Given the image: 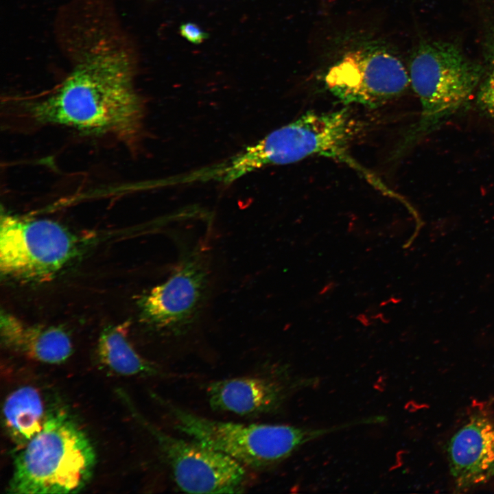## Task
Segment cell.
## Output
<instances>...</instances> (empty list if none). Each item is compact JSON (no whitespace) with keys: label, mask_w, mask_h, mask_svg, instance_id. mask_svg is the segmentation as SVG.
<instances>
[{"label":"cell","mask_w":494,"mask_h":494,"mask_svg":"<svg viewBox=\"0 0 494 494\" xmlns=\"http://www.w3.org/2000/svg\"><path fill=\"white\" fill-rule=\"evenodd\" d=\"M47 414L39 392L32 386L19 388L7 397L3 407V423L18 449L42 430Z\"/></svg>","instance_id":"13"},{"label":"cell","mask_w":494,"mask_h":494,"mask_svg":"<svg viewBox=\"0 0 494 494\" xmlns=\"http://www.w3.org/2000/svg\"><path fill=\"white\" fill-rule=\"evenodd\" d=\"M0 334L7 348L43 363L60 364L73 352L71 338L64 329L29 324L5 311L1 313Z\"/></svg>","instance_id":"12"},{"label":"cell","mask_w":494,"mask_h":494,"mask_svg":"<svg viewBox=\"0 0 494 494\" xmlns=\"http://www.w3.org/2000/svg\"><path fill=\"white\" fill-rule=\"evenodd\" d=\"M93 447L66 411L48 412L42 430L18 449L8 491L17 494L71 493L90 480Z\"/></svg>","instance_id":"4"},{"label":"cell","mask_w":494,"mask_h":494,"mask_svg":"<svg viewBox=\"0 0 494 494\" xmlns=\"http://www.w3.org/2000/svg\"><path fill=\"white\" fill-rule=\"evenodd\" d=\"M78 249L77 237L54 220L1 215L0 270L5 277L49 281L71 261Z\"/></svg>","instance_id":"7"},{"label":"cell","mask_w":494,"mask_h":494,"mask_svg":"<svg viewBox=\"0 0 494 494\" xmlns=\"http://www.w3.org/2000/svg\"><path fill=\"white\" fill-rule=\"evenodd\" d=\"M289 390L283 379L263 373L213 381L207 388V395L214 410L258 416L279 409Z\"/></svg>","instance_id":"11"},{"label":"cell","mask_w":494,"mask_h":494,"mask_svg":"<svg viewBox=\"0 0 494 494\" xmlns=\"http://www.w3.org/2000/svg\"><path fill=\"white\" fill-rule=\"evenodd\" d=\"M334 38L324 81L341 102L377 108L410 86L408 66L384 38L354 30Z\"/></svg>","instance_id":"5"},{"label":"cell","mask_w":494,"mask_h":494,"mask_svg":"<svg viewBox=\"0 0 494 494\" xmlns=\"http://www.w3.org/2000/svg\"><path fill=\"white\" fill-rule=\"evenodd\" d=\"M357 132V122L347 108L308 111L227 159L226 169L237 180L266 166L324 156L346 165L376 189L397 198L390 187L351 154L350 148Z\"/></svg>","instance_id":"2"},{"label":"cell","mask_w":494,"mask_h":494,"mask_svg":"<svg viewBox=\"0 0 494 494\" xmlns=\"http://www.w3.org/2000/svg\"><path fill=\"white\" fill-rule=\"evenodd\" d=\"M410 86L421 105L419 121L398 148L406 150L461 110L475 95L484 73L456 40L420 38L408 64Z\"/></svg>","instance_id":"3"},{"label":"cell","mask_w":494,"mask_h":494,"mask_svg":"<svg viewBox=\"0 0 494 494\" xmlns=\"http://www.w3.org/2000/svg\"><path fill=\"white\" fill-rule=\"evenodd\" d=\"M119 44L108 34L91 40L60 83L20 102L22 115L37 124L134 141L142 127L143 106L134 86L132 55Z\"/></svg>","instance_id":"1"},{"label":"cell","mask_w":494,"mask_h":494,"mask_svg":"<svg viewBox=\"0 0 494 494\" xmlns=\"http://www.w3.org/2000/svg\"><path fill=\"white\" fill-rule=\"evenodd\" d=\"M180 33L183 37L193 44H200L207 38L206 32L192 23L183 24L180 27Z\"/></svg>","instance_id":"15"},{"label":"cell","mask_w":494,"mask_h":494,"mask_svg":"<svg viewBox=\"0 0 494 494\" xmlns=\"http://www.w3.org/2000/svg\"><path fill=\"white\" fill-rule=\"evenodd\" d=\"M141 421L156 439L175 483L182 491L191 493L244 492L248 475L240 462L198 441L178 438L143 419Z\"/></svg>","instance_id":"9"},{"label":"cell","mask_w":494,"mask_h":494,"mask_svg":"<svg viewBox=\"0 0 494 494\" xmlns=\"http://www.w3.org/2000/svg\"><path fill=\"white\" fill-rule=\"evenodd\" d=\"M176 430L234 458L245 467L265 469L290 457L303 445L349 427L310 428L278 424H243L208 419L158 397Z\"/></svg>","instance_id":"6"},{"label":"cell","mask_w":494,"mask_h":494,"mask_svg":"<svg viewBox=\"0 0 494 494\" xmlns=\"http://www.w3.org/2000/svg\"><path fill=\"white\" fill-rule=\"evenodd\" d=\"M203 252L198 246L187 248L171 276L141 297L139 305L144 323L174 337L192 326L209 285V266Z\"/></svg>","instance_id":"8"},{"label":"cell","mask_w":494,"mask_h":494,"mask_svg":"<svg viewBox=\"0 0 494 494\" xmlns=\"http://www.w3.org/2000/svg\"><path fill=\"white\" fill-rule=\"evenodd\" d=\"M97 355L105 368L121 375L164 373L135 351L128 338L126 324L109 326L102 331L98 340Z\"/></svg>","instance_id":"14"},{"label":"cell","mask_w":494,"mask_h":494,"mask_svg":"<svg viewBox=\"0 0 494 494\" xmlns=\"http://www.w3.org/2000/svg\"><path fill=\"white\" fill-rule=\"evenodd\" d=\"M451 475L460 491L487 482L494 476V421L472 416L447 445Z\"/></svg>","instance_id":"10"}]
</instances>
